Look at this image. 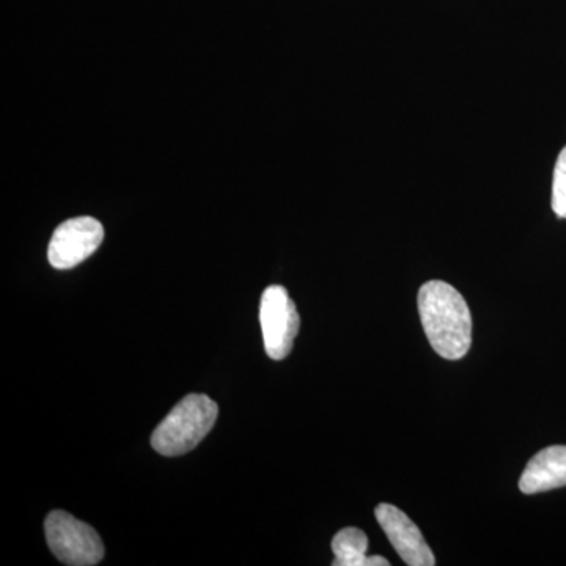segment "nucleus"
<instances>
[{"label":"nucleus","mask_w":566,"mask_h":566,"mask_svg":"<svg viewBox=\"0 0 566 566\" xmlns=\"http://www.w3.org/2000/svg\"><path fill=\"white\" fill-rule=\"evenodd\" d=\"M219 408L208 395L191 394L175 406L151 436V447L163 457L191 452L218 420Z\"/></svg>","instance_id":"nucleus-2"},{"label":"nucleus","mask_w":566,"mask_h":566,"mask_svg":"<svg viewBox=\"0 0 566 566\" xmlns=\"http://www.w3.org/2000/svg\"><path fill=\"white\" fill-rule=\"evenodd\" d=\"M104 240L102 222L91 216L69 219L52 234L48 259L55 270H71L98 251Z\"/></svg>","instance_id":"nucleus-5"},{"label":"nucleus","mask_w":566,"mask_h":566,"mask_svg":"<svg viewBox=\"0 0 566 566\" xmlns=\"http://www.w3.org/2000/svg\"><path fill=\"white\" fill-rule=\"evenodd\" d=\"M566 486V446H553L536 453L520 480L524 494H538Z\"/></svg>","instance_id":"nucleus-7"},{"label":"nucleus","mask_w":566,"mask_h":566,"mask_svg":"<svg viewBox=\"0 0 566 566\" xmlns=\"http://www.w3.org/2000/svg\"><path fill=\"white\" fill-rule=\"evenodd\" d=\"M553 210L558 218L566 219V147L558 155L553 180Z\"/></svg>","instance_id":"nucleus-9"},{"label":"nucleus","mask_w":566,"mask_h":566,"mask_svg":"<svg viewBox=\"0 0 566 566\" xmlns=\"http://www.w3.org/2000/svg\"><path fill=\"white\" fill-rule=\"evenodd\" d=\"M376 520L398 556L409 566H433L436 558L420 528L401 510L390 504L376 506Z\"/></svg>","instance_id":"nucleus-6"},{"label":"nucleus","mask_w":566,"mask_h":566,"mask_svg":"<svg viewBox=\"0 0 566 566\" xmlns=\"http://www.w3.org/2000/svg\"><path fill=\"white\" fill-rule=\"evenodd\" d=\"M368 538L360 528L346 527L333 539L335 566H389L381 556H367Z\"/></svg>","instance_id":"nucleus-8"},{"label":"nucleus","mask_w":566,"mask_h":566,"mask_svg":"<svg viewBox=\"0 0 566 566\" xmlns=\"http://www.w3.org/2000/svg\"><path fill=\"white\" fill-rule=\"evenodd\" d=\"M260 324L268 356L274 360L285 359L292 353L301 322L296 305L283 286L271 285L264 290Z\"/></svg>","instance_id":"nucleus-4"},{"label":"nucleus","mask_w":566,"mask_h":566,"mask_svg":"<svg viewBox=\"0 0 566 566\" xmlns=\"http://www.w3.org/2000/svg\"><path fill=\"white\" fill-rule=\"evenodd\" d=\"M48 545L62 564L71 566L98 565L104 557L103 539L98 532L70 513L54 510L44 523Z\"/></svg>","instance_id":"nucleus-3"},{"label":"nucleus","mask_w":566,"mask_h":566,"mask_svg":"<svg viewBox=\"0 0 566 566\" xmlns=\"http://www.w3.org/2000/svg\"><path fill=\"white\" fill-rule=\"evenodd\" d=\"M417 304L431 348L444 359L464 357L472 344V316L461 293L447 282L430 281L420 286Z\"/></svg>","instance_id":"nucleus-1"}]
</instances>
